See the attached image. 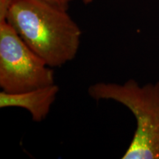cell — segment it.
I'll return each instance as SVG.
<instances>
[{
    "label": "cell",
    "instance_id": "cell-6",
    "mask_svg": "<svg viewBox=\"0 0 159 159\" xmlns=\"http://www.w3.org/2000/svg\"><path fill=\"white\" fill-rule=\"evenodd\" d=\"M93 2V0H83V2H84L85 5H88V4H90Z\"/></svg>",
    "mask_w": 159,
    "mask_h": 159
},
{
    "label": "cell",
    "instance_id": "cell-5",
    "mask_svg": "<svg viewBox=\"0 0 159 159\" xmlns=\"http://www.w3.org/2000/svg\"><path fill=\"white\" fill-rule=\"evenodd\" d=\"M48 2L52 4V5H56L57 7H61V8L68 11L69 4H70L73 0H45Z\"/></svg>",
    "mask_w": 159,
    "mask_h": 159
},
{
    "label": "cell",
    "instance_id": "cell-3",
    "mask_svg": "<svg viewBox=\"0 0 159 159\" xmlns=\"http://www.w3.org/2000/svg\"><path fill=\"white\" fill-rule=\"evenodd\" d=\"M55 84L54 71L7 21H0V88L11 94Z\"/></svg>",
    "mask_w": 159,
    "mask_h": 159
},
{
    "label": "cell",
    "instance_id": "cell-4",
    "mask_svg": "<svg viewBox=\"0 0 159 159\" xmlns=\"http://www.w3.org/2000/svg\"><path fill=\"white\" fill-rule=\"evenodd\" d=\"M58 92L59 87L55 84L16 94L2 91L0 92V108H24L30 114L33 121L41 122L48 116Z\"/></svg>",
    "mask_w": 159,
    "mask_h": 159
},
{
    "label": "cell",
    "instance_id": "cell-1",
    "mask_svg": "<svg viewBox=\"0 0 159 159\" xmlns=\"http://www.w3.org/2000/svg\"><path fill=\"white\" fill-rule=\"evenodd\" d=\"M5 21L52 68L77 54L82 31L66 10L45 0H12Z\"/></svg>",
    "mask_w": 159,
    "mask_h": 159
},
{
    "label": "cell",
    "instance_id": "cell-2",
    "mask_svg": "<svg viewBox=\"0 0 159 159\" xmlns=\"http://www.w3.org/2000/svg\"><path fill=\"white\" fill-rule=\"evenodd\" d=\"M88 93L97 101L113 100L134 114L136 129L122 159H159V82L140 85L134 79L119 84L99 82Z\"/></svg>",
    "mask_w": 159,
    "mask_h": 159
}]
</instances>
